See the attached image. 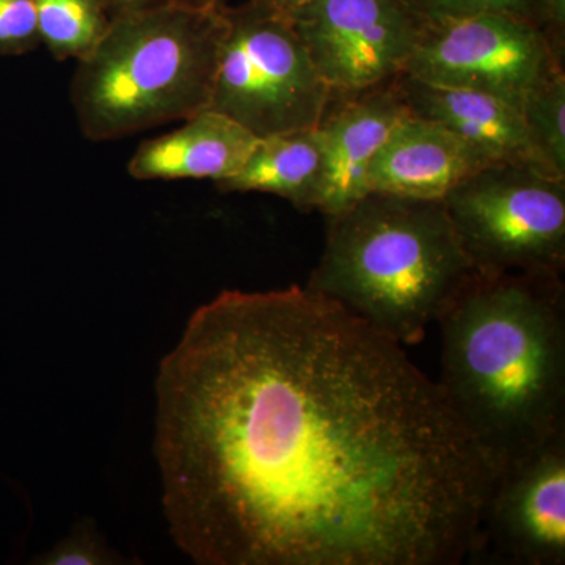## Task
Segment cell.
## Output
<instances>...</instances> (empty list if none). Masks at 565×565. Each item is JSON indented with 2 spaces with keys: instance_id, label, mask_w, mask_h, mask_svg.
<instances>
[{
  "instance_id": "2e32d148",
  "label": "cell",
  "mask_w": 565,
  "mask_h": 565,
  "mask_svg": "<svg viewBox=\"0 0 565 565\" xmlns=\"http://www.w3.org/2000/svg\"><path fill=\"white\" fill-rule=\"evenodd\" d=\"M522 115L535 154L550 173L565 178V70H556L527 93Z\"/></svg>"
},
{
  "instance_id": "5b68a950",
  "label": "cell",
  "mask_w": 565,
  "mask_h": 565,
  "mask_svg": "<svg viewBox=\"0 0 565 565\" xmlns=\"http://www.w3.org/2000/svg\"><path fill=\"white\" fill-rule=\"evenodd\" d=\"M441 202L479 275L564 274L565 178L493 162Z\"/></svg>"
},
{
  "instance_id": "7c38bea8",
  "label": "cell",
  "mask_w": 565,
  "mask_h": 565,
  "mask_svg": "<svg viewBox=\"0 0 565 565\" xmlns=\"http://www.w3.org/2000/svg\"><path fill=\"white\" fill-rule=\"evenodd\" d=\"M396 87L412 115L445 126L493 162L525 163L550 173L535 154L522 107L516 104L489 93L430 84L405 74L397 77Z\"/></svg>"
},
{
  "instance_id": "277c9868",
  "label": "cell",
  "mask_w": 565,
  "mask_h": 565,
  "mask_svg": "<svg viewBox=\"0 0 565 565\" xmlns=\"http://www.w3.org/2000/svg\"><path fill=\"white\" fill-rule=\"evenodd\" d=\"M226 29L223 6L114 14L71 82L82 134L121 139L207 109Z\"/></svg>"
},
{
  "instance_id": "8fae6325",
  "label": "cell",
  "mask_w": 565,
  "mask_h": 565,
  "mask_svg": "<svg viewBox=\"0 0 565 565\" xmlns=\"http://www.w3.org/2000/svg\"><path fill=\"white\" fill-rule=\"evenodd\" d=\"M493 163L438 122L408 111L394 126L367 172V191L405 199L444 200L468 177Z\"/></svg>"
},
{
  "instance_id": "9c48e42d",
  "label": "cell",
  "mask_w": 565,
  "mask_h": 565,
  "mask_svg": "<svg viewBox=\"0 0 565 565\" xmlns=\"http://www.w3.org/2000/svg\"><path fill=\"white\" fill-rule=\"evenodd\" d=\"M482 546L509 564H565V430L497 476Z\"/></svg>"
},
{
  "instance_id": "7a4b0ae2",
  "label": "cell",
  "mask_w": 565,
  "mask_h": 565,
  "mask_svg": "<svg viewBox=\"0 0 565 565\" xmlns=\"http://www.w3.org/2000/svg\"><path fill=\"white\" fill-rule=\"evenodd\" d=\"M437 322L438 386L494 476L564 433L563 275H478Z\"/></svg>"
},
{
  "instance_id": "44dd1931",
  "label": "cell",
  "mask_w": 565,
  "mask_h": 565,
  "mask_svg": "<svg viewBox=\"0 0 565 565\" xmlns=\"http://www.w3.org/2000/svg\"><path fill=\"white\" fill-rule=\"evenodd\" d=\"M305 2H308V0H248V3L273 11V13L281 14V17H286L291 11L299 9Z\"/></svg>"
},
{
  "instance_id": "4fadbf2b",
  "label": "cell",
  "mask_w": 565,
  "mask_h": 565,
  "mask_svg": "<svg viewBox=\"0 0 565 565\" xmlns=\"http://www.w3.org/2000/svg\"><path fill=\"white\" fill-rule=\"evenodd\" d=\"M258 139L233 118L204 109L177 131L141 143L128 172L139 181L228 180L243 169Z\"/></svg>"
},
{
  "instance_id": "ba28073f",
  "label": "cell",
  "mask_w": 565,
  "mask_h": 565,
  "mask_svg": "<svg viewBox=\"0 0 565 565\" xmlns=\"http://www.w3.org/2000/svg\"><path fill=\"white\" fill-rule=\"evenodd\" d=\"M285 18L333 95L399 77L419 21L403 0H308Z\"/></svg>"
},
{
  "instance_id": "d6986e66",
  "label": "cell",
  "mask_w": 565,
  "mask_h": 565,
  "mask_svg": "<svg viewBox=\"0 0 565 565\" xmlns=\"http://www.w3.org/2000/svg\"><path fill=\"white\" fill-rule=\"evenodd\" d=\"M115 555L103 545L102 539L92 530L81 527L79 533L63 539L51 553L44 556V564H110Z\"/></svg>"
},
{
  "instance_id": "8992f818",
  "label": "cell",
  "mask_w": 565,
  "mask_h": 565,
  "mask_svg": "<svg viewBox=\"0 0 565 565\" xmlns=\"http://www.w3.org/2000/svg\"><path fill=\"white\" fill-rule=\"evenodd\" d=\"M226 18L207 109L233 118L256 137L316 128L330 90L288 18L248 2L226 9Z\"/></svg>"
},
{
  "instance_id": "9a60e30c",
  "label": "cell",
  "mask_w": 565,
  "mask_h": 565,
  "mask_svg": "<svg viewBox=\"0 0 565 565\" xmlns=\"http://www.w3.org/2000/svg\"><path fill=\"white\" fill-rule=\"evenodd\" d=\"M40 43L58 61H82L110 24L103 0H33Z\"/></svg>"
},
{
  "instance_id": "ac0fdd59",
  "label": "cell",
  "mask_w": 565,
  "mask_h": 565,
  "mask_svg": "<svg viewBox=\"0 0 565 565\" xmlns=\"http://www.w3.org/2000/svg\"><path fill=\"white\" fill-rule=\"evenodd\" d=\"M40 44L33 0H0V55H21Z\"/></svg>"
},
{
  "instance_id": "30bf717a",
  "label": "cell",
  "mask_w": 565,
  "mask_h": 565,
  "mask_svg": "<svg viewBox=\"0 0 565 565\" xmlns=\"http://www.w3.org/2000/svg\"><path fill=\"white\" fill-rule=\"evenodd\" d=\"M397 79V77H396ZM396 79L351 95H333L316 126L323 150V191L319 211L333 215L370 193L374 156L408 114Z\"/></svg>"
},
{
  "instance_id": "52a82bcc",
  "label": "cell",
  "mask_w": 565,
  "mask_h": 565,
  "mask_svg": "<svg viewBox=\"0 0 565 565\" xmlns=\"http://www.w3.org/2000/svg\"><path fill=\"white\" fill-rule=\"evenodd\" d=\"M561 68L563 55L533 21L484 13L419 18L403 74L522 107L527 93Z\"/></svg>"
},
{
  "instance_id": "6da1fadb",
  "label": "cell",
  "mask_w": 565,
  "mask_h": 565,
  "mask_svg": "<svg viewBox=\"0 0 565 565\" xmlns=\"http://www.w3.org/2000/svg\"><path fill=\"white\" fill-rule=\"evenodd\" d=\"M163 511L203 565H457L492 467L403 344L307 286L225 291L156 381Z\"/></svg>"
},
{
  "instance_id": "ffe728a7",
  "label": "cell",
  "mask_w": 565,
  "mask_h": 565,
  "mask_svg": "<svg viewBox=\"0 0 565 565\" xmlns=\"http://www.w3.org/2000/svg\"><path fill=\"white\" fill-rule=\"evenodd\" d=\"M110 17L118 13H128V11H141L162 9V7H195V9H206V7L222 6L223 0H103Z\"/></svg>"
},
{
  "instance_id": "e0dca14e",
  "label": "cell",
  "mask_w": 565,
  "mask_h": 565,
  "mask_svg": "<svg viewBox=\"0 0 565 565\" xmlns=\"http://www.w3.org/2000/svg\"><path fill=\"white\" fill-rule=\"evenodd\" d=\"M403 2L412 13L424 20L494 13L523 18L541 28V0H403Z\"/></svg>"
},
{
  "instance_id": "3957f363",
  "label": "cell",
  "mask_w": 565,
  "mask_h": 565,
  "mask_svg": "<svg viewBox=\"0 0 565 565\" xmlns=\"http://www.w3.org/2000/svg\"><path fill=\"white\" fill-rule=\"evenodd\" d=\"M326 218L307 288L403 345L419 343L479 275L441 200L370 192Z\"/></svg>"
},
{
  "instance_id": "5bb4252c",
  "label": "cell",
  "mask_w": 565,
  "mask_h": 565,
  "mask_svg": "<svg viewBox=\"0 0 565 565\" xmlns=\"http://www.w3.org/2000/svg\"><path fill=\"white\" fill-rule=\"evenodd\" d=\"M222 192H262L302 211L321 206L323 150L318 129L259 137L243 169L215 182Z\"/></svg>"
}]
</instances>
